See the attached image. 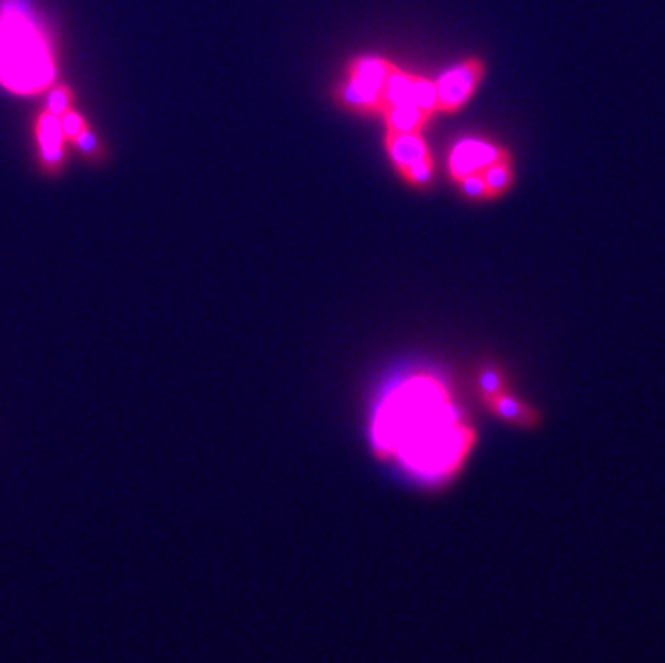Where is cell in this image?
<instances>
[{
    "label": "cell",
    "mask_w": 665,
    "mask_h": 663,
    "mask_svg": "<svg viewBox=\"0 0 665 663\" xmlns=\"http://www.w3.org/2000/svg\"><path fill=\"white\" fill-rule=\"evenodd\" d=\"M480 78H482V63L478 59H468L444 72L435 83L438 108L442 110L461 108L470 99V95L475 94Z\"/></svg>",
    "instance_id": "obj_7"
},
{
    "label": "cell",
    "mask_w": 665,
    "mask_h": 663,
    "mask_svg": "<svg viewBox=\"0 0 665 663\" xmlns=\"http://www.w3.org/2000/svg\"><path fill=\"white\" fill-rule=\"evenodd\" d=\"M50 54L48 41L24 17L0 22V85L7 91L26 95L48 89L54 81Z\"/></svg>",
    "instance_id": "obj_2"
},
{
    "label": "cell",
    "mask_w": 665,
    "mask_h": 663,
    "mask_svg": "<svg viewBox=\"0 0 665 663\" xmlns=\"http://www.w3.org/2000/svg\"><path fill=\"white\" fill-rule=\"evenodd\" d=\"M72 147L76 149V154L91 167H99L108 160V147L103 143V138L99 136L94 127V123L89 127H85L72 143Z\"/></svg>",
    "instance_id": "obj_10"
},
{
    "label": "cell",
    "mask_w": 665,
    "mask_h": 663,
    "mask_svg": "<svg viewBox=\"0 0 665 663\" xmlns=\"http://www.w3.org/2000/svg\"><path fill=\"white\" fill-rule=\"evenodd\" d=\"M394 65L385 59H358L349 67L347 83L338 89V101L358 108V110H375L381 108V95L387 76L392 74Z\"/></svg>",
    "instance_id": "obj_3"
},
{
    "label": "cell",
    "mask_w": 665,
    "mask_h": 663,
    "mask_svg": "<svg viewBox=\"0 0 665 663\" xmlns=\"http://www.w3.org/2000/svg\"><path fill=\"white\" fill-rule=\"evenodd\" d=\"M482 177H484V184H487L489 194H500L502 189L508 188V184H510V169H508L506 160H500V162L491 164L482 173Z\"/></svg>",
    "instance_id": "obj_14"
},
{
    "label": "cell",
    "mask_w": 665,
    "mask_h": 663,
    "mask_svg": "<svg viewBox=\"0 0 665 663\" xmlns=\"http://www.w3.org/2000/svg\"><path fill=\"white\" fill-rule=\"evenodd\" d=\"M387 154L398 171L416 186H424L431 175V158L427 143L418 132H390L387 134Z\"/></svg>",
    "instance_id": "obj_5"
},
{
    "label": "cell",
    "mask_w": 665,
    "mask_h": 663,
    "mask_svg": "<svg viewBox=\"0 0 665 663\" xmlns=\"http://www.w3.org/2000/svg\"><path fill=\"white\" fill-rule=\"evenodd\" d=\"M478 385H480L484 396H493V394L502 392V376L495 369H487V371L480 373Z\"/></svg>",
    "instance_id": "obj_16"
},
{
    "label": "cell",
    "mask_w": 665,
    "mask_h": 663,
    "mask_svg": "<svg viewBox=\"0 0 665 663\" xmlns=\"http://www.w3.org/2000/svg\"><path fill=\"white\" fill-rule=\"evenodd\" d=\"M459 184H461V189H464V194H468V196H472V198H482V196H489V189H487V184H484V177H482V173H476V175H466V177H461V180H459Z\"/></svg>",
    "instance_id": "obj_15"
},
{
    "label": "cell",
    "mask_w": 665,
    "mask_h": 663,
    "mask_svg": "<svg viewBox=\"0 0 665 663\" xmlns=\"http://www.w3.org/2000/svg\"><path fill=\"white\" fill-rule=\"evenodd\" d=\"M405 103L418 106L420 110L431 114L438 108L435 83H431L427 78H420V76L398 72L394 67L392 74L387 76L385 85H383L381 110H385L390 106H405Z\"/></svg>",
    "instance_id": "obj_6"
},
{
    "label": "cell",
    "mask_w": 665,
    "mask_h": 663,
    "mask_svg": "<svg viewBox=\"0 0 665 663\" xmlns=\"http://www.w3.org/2000/svg\"><path fill=\"white\" fill-rule=\"evenodd\" d=\"M76 103H78V95L74 91V87L67 85V83L50 85V89L46 91V99H44V108L54 112L57 116L76 108Z\"/></svg>",
    "instance_id": "obj_12"
},
{
    "label": "cell",
    "mask_w": 665,
    "mask_h": 663,
    "mask_svg": "<svg viewBox=\"0 0 665 663\" xmlns=\"http://www.w3.org/2000/svg\"><path fill=\"white\" fill-rule=\"evenodd\" d=\"M500 160H506V154L497 145L476 140V138H466L457 143L455 149L451 151V173L457 180H461L466 175L484 173L491 164Z\"/></svg>",
    "instance_id": "obj_8"
},
{
    "label": "cell",
    "mask_w": 665,
    "mask_h": 663,
    "mask_svg": "<svg viewBox=\"0 0 665 663\" xmlns=\"http://www.w3.org/2000/svg\"><path fill=\"white\" fill-rule=\"evenodd\" d=\"M61 119V130H63V136H65V140L72 145L74 143V138L85 130V127H89L91 125V121H89V116L85 114V112H81L78 108H72V110H67L65 114H61L59 116Z\"/></svg>",
    "instance_id": "obj_13"
},
{
    "label": "cell",
    "mask_w": 665,
    "mask_h": 663,
    "mask_svg": "<svg viewBox=\"0 0 665 663\" xmlns=\"http://www.w3.org/2000/svg\"><path fill=\"white\" fill-rule=\"evenodd\" d=\"M30 134L37 151V167L44 177H61L67 169V140L61 130V119L44 106L30 121Z\"/></svg>",
    "instance_id": "obj_4"
},
{
    "label": "cell",
    "mask_w": 665,
    "mask_h": 663,
    "mask_svg": "<svg viewBox=\"0 0 665 663\" xmlns=\"http://www.w3.org/2000/svg\"><path fill=\"white\" fill-rule=\"evenodd\" d=\"M373 446L394 457L418 480L446 482L475 444L446 385L429 376L405 379L381 401L373 427Z\"/></svg>",
    "instance_id": "obj_1"
},
{
    "label": "cell",
    "mask_w": 665,
    "mask_h": 663,
    "mask_svg": "<svg viewBox=\"0 0 665 663\" xmlns=\"http://www.w3.org/2000/svg\"><path fill=\"white\" fill-rule=\"evenodd\" d=\"M487 403L504 420H510V422H517V425H530L534 420V412L530 407H526L519 398L508 396L504 392L487 396Z\"/></svg>",
    "instance_id": "obj_9"
},
{
    "label": "cell",
    "mask_w": 665,
    "mask_h": 663,
    "mask_svg": "<svg viewBox=\"0 0 665 663\" xmlns=\"http://www.w3.org/2000/svg\"><path fill=\"white\" fill-rule=\"evenodd\" d=\"M390 132H418L420 125L427 121V112L418 106H390L383 110Z\"/></svg>",
    "instance_id": "obj_11"
}]
</instances>
